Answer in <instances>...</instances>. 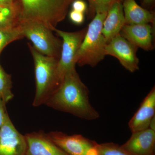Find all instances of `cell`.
Masks as SVG:
<instances>
[{
  "label": "cell",
  "instance_id": "obj_1",
  "mask_svg": "<svg viewBox=\"0 0 155 155\" xmlns=\"http://www.w3.org/2000/svg\"><path fill=\"white\" fill-rule=\"evenodd\" d=\"M45 105L87 120H95L100 117L90 101L88 88L81 79L75 68L65 74L60 86Z\"/></svg>",
  "mask_w": 155,
  "mask_h": 155
},
{
  "label": "cell",
  "instance_id": "obj_2",
  "mask_svg": "<svg viewBox=\"0 0 155 155\" xmlns=\"http://www.w3.org/2000/svg\"><path fill=\"white\" fill-rule=\"evenodd\" d=\"M73 0H18L21 23L40 22L54 31L67 14Z\"/></svg>",
  "mask_w": 155,
  "mask_h": 155
},
{
  "label": "cell",
  "instance_id": "obj_3",
  "mask_svg": "<svg viewBox=\"0 0 155 155\" xmlns=\"http://www.w3.org/2000/svg\"><path fill=\"white\" fill-rule=\"evenodd\" d=\"M28 46L34 62L35 92L32 105L39 107L45 104L61 84L58 73L59 59L41 54L30 43Z\"/></svg>",
  "mask_w": 155,
  "mask_h": 155
},
{
  "label": "cell",
  "instance_id": "obj_4",
  "mask_svg": "<svg viewBox=\"0 0 155 155\" xmlns=\"http://www.w3.org/2000/svg\"><path fill=\"white\" fill-rule=\"evenodd\" d=\"M107 12L96 11L95 16L87 28L75 57V63L79 66L95 67L105 57L107 43L102 33V29Z\"/></svg>",
  "mask_w": 155,
  "mask_h": 155
},
{
  "label": "cell",
  "instance_id": "obj_5",
  "mask_svg": "<svg viewBox=\"0 0 155 155\" xmlns=\"http://www.w3.org/2000/svg\"><path fill=\"white\" fill-rule=\"evenodd\" d=\"M20 28L23 37L32 42L33 47L45 56L59 59L62 41L44 25L36 22H23Z\"/></svg>",
  "mask_w": 155,
  "mask_h": 155
},
{
  "label": "cell",
  "instance_id": "obj_6",
  "mask_svg": "<svg viewBox=\"0 0 155 155\" xmlns=\"http://www.w3.org/2000/svg\"><path fill=\"white\" fill-rule=\"evenodd\" d=\"M87 28L75 32H67L56 28L62 38L61 55L58 62V73L61 83L68 71L75 68V58L85 36Z\"/></svg>",
  "mask_w": 155,
  "mask_h": 155
},
{
  "label": "cell",
  "instance_id": "obj_7",
  "mask_svg": "<svg viewBox=\"0 0 155 155\" xmlns=\"http://www.w3.org/2000/svg\"><path fill=\"white\" fill-rule=\"evenodd\" d=\"M47 134L68 155H97V143L81 134L69 135L59 131H51Z\"/></svg>",
  "mask_w": 155,
  "mask_h": 155
},
{
  "label": "cell",
  "instance_id": "obj_8",
  "mask_svg": "<svg viewBox=\"0 0 155 155\" xmlns=\"http://www.w3.org/2000/svg\"><path fill=\"white\" fill-rule=\"evenodd\" d=\"M26 149L25 135L17 130L7 112L0 128V155H25Z\"/></svg>",
  "mask_w": 155,
  "mask_h": 155
},
{
  "label": "cell",
  "instance_id": "obj_9",
  "mask_svg": "<svg viewBox=\"0 0 155 155\" xmlns=\"http://www.w3.org/2000/svg\"><path fill=\"white\" fill-rule=\"evenodd\" d=\"M137 49L119 34L106 45V54L117 58L125 69L134 72L139 69V60L137 56Z\"/></svg>",
  "mask_w": 155,
  "mask_h": 155
},
{
  "label": "cell",
  "instance_id": "obj_10",
  "mask_svg": "<svg viewBox=\"0 0 155 155\" xmlns=\"http://www.w3.org/2000/svg\"><path fill=\"white\" fill-rule=\"evenodd\" d=\"M121 147L131 155H155V131L148 128L133 132Z\"/></svg>",
  "mask_w": 155,
  "mask_h": 155
},
{
  "label": "cell",
  "instance_id": "obj_11",
  "mask_svg": "<svg viewBox=\"0 0 155 155\" xmlns=\"http://www.w3.org/2000/svg\"><path fill=\"white\" fill-rule=\"evenodd\" d=\"M24 135L27 143L25 155H68L44 131L32 132Z\"/></svg>",
  "mask_w": 155,
  "mask_h": 155
},
{
  "label": "cell",
  "instance_id": "obj_12",
  "mask_svg": "<svg viewBox=\"0 0 155 155\" xmlns=\"http://www.w3.org/2000/svg\"><path fill=\"white\" fill-rule=\"evenodd\" d=\"M152 33L150 24H125L120 34L137 48L150 51L153 49Z\"/></svg>",
  "mask_w": 155,
  "mask_h": 155
},
{
  "label": "cell",
  "instance_id": "obj_13",
  "mask_svg": "<svg viewBox=\"0 0 155 155\" xmlns=\"http://www.w3.org/2000/svg\"><path fill=\"white\" fill-rule=\"evenodd\" d=\"M155 88L154 87L143 101L139 108L128 122L132 133L145 130L149 127L155 116Z\"/></svg>",
  "mask_w": 155,
  "mask_h": 155
},
{
  "label": "cell",
  "instance_id": "obj_14",
  "mask_svg": "<svg viewBox=\"0 0 155 155\" xmlns=\"http://www.w3.org/2000/svg\"><path fill=\"white\" fill-rule=\"evenodd\" d=\"M126 24L122 0L117 1L111 6L103 23L102 33L107 44L120 34Z\"/></svg>",
  "mask_w": 155,
  "mask_h": 155
},
{
  "label": "cell",
  "instance_id": "obj_15",
  "mask_svg": "<svg viewBox=\"0 0 155 155\" xmlns=\"http://www.w3.org/2000/svg\"><path fill=\"white\" fill-rule=\"evenodd\" d=\"M122 4L126 24L154 23L153 13L139 5L135 0H122Z\"/></svg>",
  "mask_w": 155,
  "mask_h": 155
},
{
  "label": "cell",
  "instance_id": "obj_16",
  "mask_svg": "<svg viewBox=\"0 0 155 155\" xmlns=\"http://www.w3.org/2000/svg\"><path fill=\"white\" fill-rule=\"evenodd\" d=\"M20 8L18 3L0 5V29H13L20 26Z\"/></svg>",
  "mask_w": 155,
  "mask_h": 155
},
{
  "label": "cell",
  "instance_id": "obj_17",
  "mask_svg": "<svg viewBox=\"0 0 155 155\" xmlns=\"http://www.w3.org/2000/svg\"><path fill=\"white\" fill-rule=\"evenodd\" d=\"M11 75L5 71L0 64V98L5 104L13 99Z\"/></svg>",
  "mask_w": 155,
  "mask_h": 155
},
{
  "label": "cell",
  "instance_id": "obj_18",
  "mask_svg": "<svg viewBox=\"0 0 155 155\" xmlns=\"http://www.w3.org/2000/svg\"><path fill=\"white\" fill-rule=\"evenodd\" d=\"M24 38L20 27L11 29H0V55L6 46Z\"/></svg>",
  "mask_w": 155,
  "mask_h": 155
},
{
  "label": "cell",
  "instance_id": "obj_19",
  "mask_svg": "<svg viewBox=\"0 0 155 155\" xmlns=\"http://www.w3.org/2000/svg\"><path fill=\"white\" fill-rule=\"evenodd\" d=\"M97 155H131L118 144L105 143L97 146Z\"/></svg>",
  "mask_w": 155,
  "mask_h": 155
},
{
  "label": "cell",
  "instance_id": "obj_20",
  "mask_svg": "<svg viewBox=\"0 0 155 155\" xmlns=\"http://www.w3.org/2000/svg\"><path fill=\"white\" fill-rule=\"evenodd\" d=\"M119 0H95V11H108L115 2Z\"/></svg>",
  "mask_w": 155,
  "mask_h": 155
},
{
  "label": "cell",
  "instance_id": "obj_21",
  "mask_svg": "<svg viewBox=\"0 0 155 155\" xmlns=\"http://www.w3.org/2000/svg\"><path fill=\"white\" fill-rule=\"evenodd\" d=\"M69 18L73 23L81 24L84 20V13L72 10L69 14Z\"/></svg>",
  "mask_w": 155,
  "mask_h": 155
},
{
  "label": "cell",
  "instance_id": "obj_22",
  "mask_svg": "<svg viewBox=\"0 0 155 155\" xmlns=\"http://www.w3.org/2000/svg\"><path fill=\"white\" fill-rule=\"evenodd\" d=\"M72 10L84 13L86 10L87 5L82 0H75L72 3Z\"/></svg>",
  "mask_w": 155,
  "mask_h": 155
},
{
  "label": "cell",
  "instance_id": "obj_23",
  "mask_svg": "<svg viewBox=\"0 0 155 155\" xmlns=\"http://www.w3.org/2000/svg\"><path fill=\"white\" fill-rule=\"evenodd\" d=\"M6 104L0 98V128L4 122L5 115L8 112L6 107Z\"/></svg>",
  "mask_w": 155,
  "mask_h": 155
},
{
  "label": "cell",
  "instance_id": "obj_24",
  "mask_svg": "<svg viewBox=\"0 0 155 155\" xmlns=\"http://www.w3.org/2000/svg\"><path fill=\"white\" fill-rule=\"evenodd\" d=\"M18 3V0H0V5H10Z\"/></svg>",
  "mask_w": 155,
  "mask_h": 155
},
{
  "label": "cell",
  "instance_id": "obj_25",
  "mask_svg": "<svg viewBox=\"0 0 155 155\" xmlns=\"http://www.w3.org/2000/svg\"><path fill=\"white\" fill-rule=\"evenodd\" d=\"M149 128L155 131V116L153 118L150 122Z\"/></svg>",
  "mask_w": 155,
  "mask_h": 155
},
{
  "label": "cell",
  "instance_id": "obj_26",
  "mask_svg": "<svg viewBox=\"0 0 155 155\" xmlns=\"http://www.w3.org/2000/svg\"><path fill=\"white\" fill-rule=\"evenodd\" d=\"M88 1L92 8L94 9L95 4V0H88Z\"/></svg>",
  "mask_w": 155,
  "mask_h": 155
},
{
  "label": "cell",
  "instance_id": "obj_27",
  "mask_svg": "<svg viewBox=\"0 0 155 155\" xmlns=\"http://www.w3.org/2000/svg\"><path fill=\"white\" fill-rule=\"evenodd\" d=\"M154 0H143V4L145 5H150L153 2Z\"/></svg>",
  "mask_w": 155,
  "mask_h": 155
}]
</instances>
